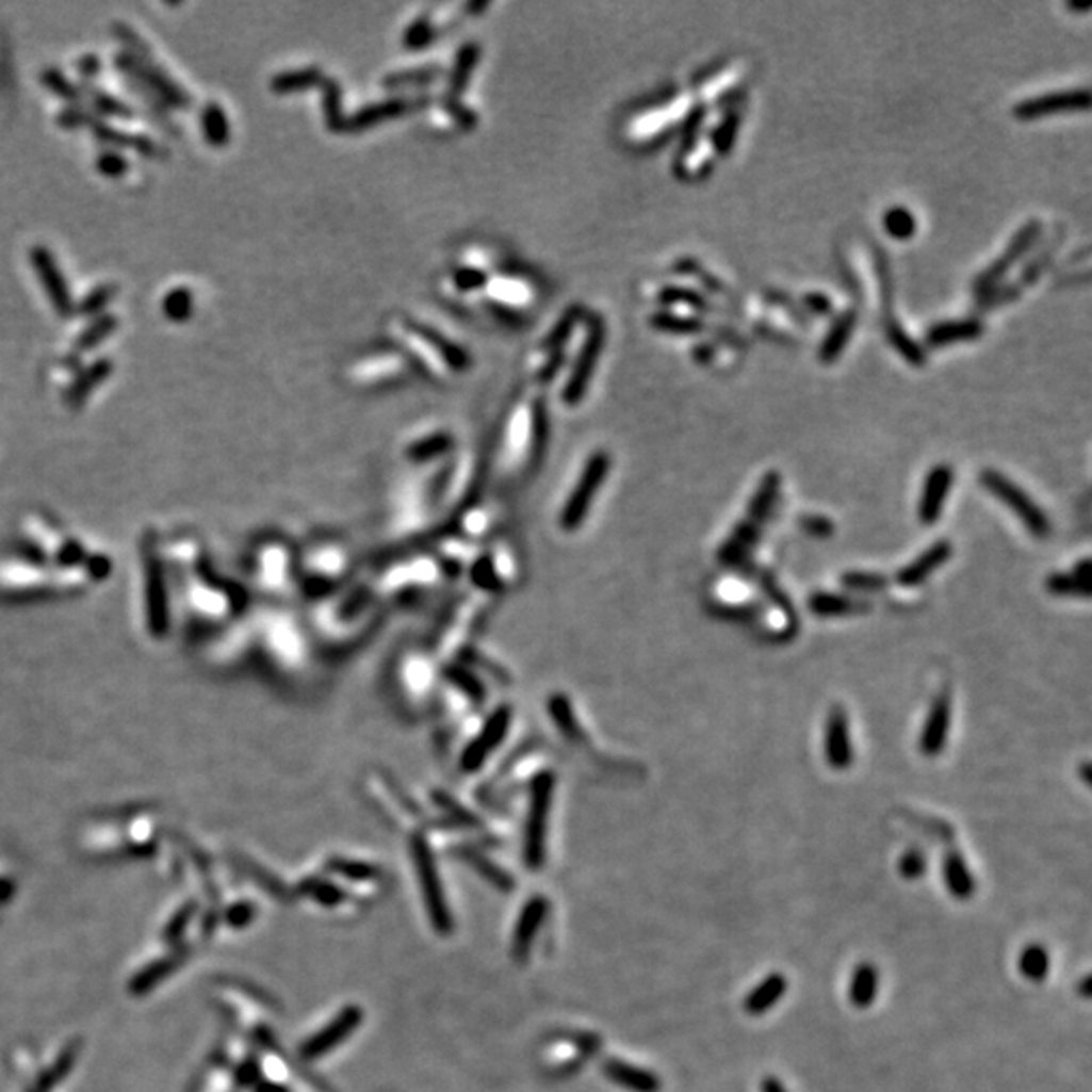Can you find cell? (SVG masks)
Wrapping results in <instances>:
<instances>
[{"label": "cell", "mask_w": 1092, "mask_h": 1092, "mask_svg": "<svg viewBox=\"0 0 1092 1092\" xmlns=\"http://www.w3.org/2000/svg\"><path fill=\"white\" fill-rule=\"evenodd\" d=\"M170 587V571L162 556V547L152 537L144 538L140 547L136 612L140 628L150 639H162L168 632Z\"/></svg>", "instance_id": "cell-2"}, {"label": "cell", "mask_w": 1092, "mask_h": 1092, "mask_svg": "<svg viewBox=\"0 0 1092 1092\" xmlns=\"http://www.w3.org/2000/svg\"><path fill=\"white\" fill-rule=\"evenodd\" d=\"M116 328H118V319L114 314L105 312L98 319L92 320L76 338V344H74L76 355L98 348L103 340H108L116 332Z\"/></svg>", "instance_id": "cell-32"}, {"label": "cell", "mask_w": 1092, "mask_h": 1092, "mask_svg": "<svg viewBox=\"0 0 1092 1092\" xmlns=\"http://www.w3.org/2000/svg\"><path fill=\"white\" fill-rule=\"evenodd\" d=\"M1089 983H1091V977H1085V979H1082V983H1080V990H1082V995H1085V997H1089V995H1091V988H1089Z\"/></svg>", "instance_id": "cell-62"}, {"label": "cell", "mask_w": 1092, "mask_h": 1092, "mask_svg": "<svg viewBox=\"0 0 1092 1092\" xmlns=\"http://www.w3.org/2000/svg\"><path fill=\"white\" fill-rule=\"evenodd\" d=\"M659 301H662V304H666V306L684 304V306L695 308V310H700V312H715L713 301L706 298L704 294H700V292H692V290H684V288H666V290L659 294Z\"/></svg>", "instance_id": "cell-42"}, {"label": "cell", "mask_w": 1092, "mask_h": 1092, "mask_svg": "<svg viewBox=\"0 0 1092 1092\" xmlns=\"http://www.w3.org/2000/svg\"><path fill=\"white\" fill-rule=\"evenodd\" d=\"M1091 105V94L1087 87L1053 92L1046 96H1036L1032 100L1020 101L1013 108V116L1024 121L1046 118L1060 112H1087Z\"/></svg>", "instance_id": "cell-12"}, {"label": "cell", "mask_w": 1092, "mask_h": 1092, "mask_svg": "<svg viewBox=\"0 0 1092 1092\" xmlns=\"http://www.w3.org/2000/svg\"><path fill=\"white\" fill-rule=\"evenodd\" d=\"M810 612L817 617H844L862 614L870 609L866 601H858L852 597L834 596V593H814L808 601Z\"/></svg>", "instance_id": "cell-29"}, {"label": "cell", "mask_w": 1092, "mask_h": 1092, "mask_svg": "<svg viewBox=\"0 0 1092 1092\" xmlns=\"http://www.w3.org/2000/svg\"><path fill=\"white\" fill-rule=\"evenodd\" d=\"M319 81H322L320 69H294V71L278 74L272 80V89L278 94H290V92H298V89H306L310 85H316Z\"/></svg>", "instance_id": "cell-40"}, {"label": "cell", "mask_w": 1092, "mask_h": 1092, "mask_svg": "<svg viewBox=\"0 0 1092 1092\" xmlns=\"http://www.w3.org/2000/svg\"><path fill=\"white\" fill-rule=\"evenodd\" d=\"M979 479H981V486L992 496L1001 500L1004 506L1013 510V515L1026 526V531H1030L1033 538L1044 540V538L1050 537V533H1053L1050 518L1015 482L993 468L983 470Z\"/></svg>", "instance_id": "cell-6"}, {"label": "cell", "mask_w": 1092, "mask_h": 1092, "mask_svg": "<svg viewBox=\"0 0 1092 1092\" xmlns=\"http://www.w3.org/2000/svg\"><path fill=\"white\" fill-rule=\"evenodd\" d=\"M675 270H678V272H682V274H688V276H695V278L700 279V281H702L708 290H713L715 294L727 296V298H733L731 290H729L720 279L713 278L708 272H702V267L696 263L695 259H682V261H678Z\"/></svg>", "instance_id": "cell-47"}, {"label": "cell", "mask_w": 1092, "mask_h": 1092, "mask_svg": "<svg viewBox=\"0 0 1092 1092\" xmlns=\"http://www.w3.org/2000/svg\"><path fill=\"white\" fill-rule=\"evenodd\" d=\"M94 581L78 571H65L33 558H4L0 560V596L60 597L78 596Z\"/></svg>", "instance_id": "cell-3"}, {"label": "cell", "mask_w": 1092, "mask_h": 1092, "mask_svg": "<svg viewBox=\"0 0 1092 1092\" xmlns=\"http://www.w3.org/2000/svg\"><path fill=\"white\" fill-rule=\"evenodd\" d=\"M1017 969L1022 977H1026L1032 983H1042L1050 974V955L1044 945L1032 943L1022 949L1017 959Z\"/></svg>", "instance_id": "cell-34"}, {"label": "cell", "mask_w": 1092, "mask_h": 1092, "mask_svg": "<svg viewBox=\"0 0 1092 1092\" xmlns=\"http://www.w3.org/2000/svg\"><path fill=\"white\" fill-rule=\"evenodd\" d=\"M330 868L335 873L344 876V878H351V880H360V882H369V880H375L378 878V873L369 866V864H362V862H346V860H337L330 864Z\"/></svg>", "instance_id": "cell-50"}, {"label": "cell", "mask_w": 1092, "mask_h": 1092, "mask_svg": "<svg viewBox=\"0 0 1092 1092\" xmlns=\"http://www.w3.org/2000/svg\"><path fill=\"white\" fill-rule=\"evenodd\" d=\"M20 549L40 558V563L60 567L65 571H78L89 576L94 583L110 575L112 560L105 553L92 549L83 538L76 537L60 520H53L43 512L29 515L20 522Z\"/></svg>", "instance_id": "cell-1"}, {"label": "cell", "mask_w": 1092, "mask_h": 1092, "mask_svg": "<svg viewBox=\"0 0 1092 1092\" xmlns=\"http://www.w3.org/2000/svg\"><path fill=\"white\" fill-rule=\"evenodd\" d=\"M652 326L657 330H664V332H672V335H696V332L706 330V322L695 319V316H678L670 312L654 314Z\"/></svg>", "instance_id": "cell-39"}, {"label": "cell", "mask_w": 1092, "mask_h": 1092, "mask_svg": "<svg viewBox=\"0 0 1092 1092\" xmlns=\"http://www.w3.org/2000/svg\"><path fill=\"white\" fill-rule=\"evenodd\" d=\"M882 221L884 231L893 239H911L916 233V217L907 207H891Z\"/></svg>", "instance_id": "cell-41"}, {"label": "cell", "mask_w": 1092, "mask_h": 1092, "mask_svg": "<svg viewBox=\"0 0 1092 1092\" xmlns=\"http://www.w3.org/2000/svg\"><path fill=\"white\" fill-rule=\"evenodd\" d=\"M609 472V456L605 452H599L589 459L583 476L578 479L573 494L567 500V506L560 515V524L565 531H575L576 526L587 517V510L593 502L599 486Z\"/></svg>", "instance_id": "cell-11"}, {"label": "cell", "mask_w": 1092, "mask_h": 1092, "mask_svg": "<svg viewBox=\"0 0 1092 1092\" xmlns=\"http://www.w3.org/2000/svg\"><path fill=\"white\" fill-rule=\"evenodd\" d=\"M360 1022H362V1010L358 1006L344 1008L342 1012L338 1013L337 1020L332 1024H328L322 1032L316 1033L314 1038H310L301 1046V1058H306V1060L322 1058L324 1054H328L332 1048L340 1046L346 1038H351V1033L357 1030Z\"/></svg>", "instance_id": "cell-14"}, {"label": "cell", "mask_w": 1092, "mask_h": 1092, "mask_svg": "<svg viewBox=\"0 0 1092 1092\" xmlns=\"http://www.w3.org/2000/svg\"><path fill=\"white\" fill-rule=\"evenodd\" d=\"M803 304H805V310L814 312L817 316L832 314V301L824 294H808V296H803Z\"/></svg>", "instance_id": "cell-58"}, {"label": "cell", "mask_w": 1092, "mask_h": 1092, "mask_svg": "<svg viewBox=\"0 0 1092 1092\" xmlns=\"http://www.w3.org/2000/svg\"><path fill=\"white\" fill-rule=\"evenodd\" d=\"M855 322H858V312H855L854 308L846 310L842 316H837L834 326L830 328V332L826 335V340H824V344L819 348L821 362L830 364V362L837 360V357L842 355V351L846 348L848 340L852 337V332H854Z\"/></svg>", "instance_id": "cell-31"}, {"label": "cell", "mask_w": 1092, "mask_h": 1092, "mask_svg": "<svg viewBox=\"0 0 1092 1092\" xmlns=\"http://www.w3.org/2000/svg\"><path fill=\"white\" fill-rule=\"evenodd\" d=\"M787 977L781 974L767 975L755 990L747 993L743 1008L749 1015H763L773 1010L777 1001L787 993Z\"/></svg>", "instance_id": "cell-25"}, {"label": "cell", "mask_w": 1092, "mask_h": 1092, "mask_svg": "<svg viewBox=\"0 0 1092 1092\" xmlns=\"http://www.w3.org/2000/svg\"><path fill=\"white\" fill-rule=\"evenodd\" d=\"M452 445V439L450 436H434L425 441H419L411 450H409V456L415 457V459H427V457L437 456L441 454L443 450H447Z\"/></svg>", "instance_id": "cell-52"}, {"label": "cell", "mask_w": 1092, "mask_h": 1092, "mask_svg": "<svg viewBox=\"0 0 1092 1092\" xmlns=\"http://www.w3.org/2000/svg\"><path fill=\"white\" fill-rule=\"evenodd\" d=\"M878 995V969L870 961H862L855 965L850 979L848 997L858 1010H868Z\"/></svg>", "instance_id": "cell-28"}, {"label": "cell", "mask_w": 1092, "mask_h": 1092, "mask_svg": "<svg viewBox=\"0 0 1092 1092\" xmlns=\"http://www.w3.org/2000/svg\"><path fill=\"white\" fill-rule=\"evenodd\" d=\"M413 858H415V866H418L423 900L427 904V913L431 916V925L436 927L437 933H452L454 918H452L447 900H445L443 891H441V880H439V874H437L436 862H434L431 850L427 848V844L421 837L415 840Z\"/></svg>", "instance_id": "cell-8"}, {"label": "cell", "mask_w": 1092, "mask_h": 1092, "mask_svg": "<svg viewBox=\"0 0 1092 1092\" xmlns=\"http://www.w3.org/2000/svg\"><path fill=\"white\" fill-rule=\"evenodd\" d=\"M983 335V324L979 320H951V322H939L927 330V344L939 348L955 342H972Z\"/></svg>", "instance_id": "cell-24"}, {"label": "cell", "mask_w": 1092, "mask_h": 1092, "mask_svg": "<svg viewBox=\"0 0 1092 1092\" xmlns=\"http://www.w3.org/2000/svg\"><path fill=\"white\" fill-rule=\"evenodd\" d=\"M889 583L886 576L878 573H864V571H852L842 576V585L852 591H880Z\"/></svg>", "instance_id": "cell-48"}, {"label": "cell", "mask_w": 1092, "mask_h": 1092, "mask_svg": "<svg viewBox=\"0 0 1092 1092\" xmlns=\"http://www.w3.org/2000/svg\"><path fill=\"white\" fill-rule=\"evenodd\" d=\"M954 555V547L949 540H939L934 542L933 547H929L925 553L914 558L911 565H907L900 573H896L894 581L896 585L904 587V589H914L918 585H923L929 576L933 575L934 571L945 565L949 558Z\"/></svg>", "instance_id": "cell-19"}, {"label": "cell", "mask_w": 1092, "mask_h": 1092, "mask_svg": "<svg viewBox=\"0 0 1092 1092\" xmlns=\"http://www.w3.org/2000/svg\"><path fill=\"white\" fill-rule=\"evenodd\" d=\"M884 332H886L889 342L893 344L894 348L902 355V358L909 364H913V366H923L925 364L927 355H925L923 346L916 344L913 338L907 335V330L900 326V322H896L893 316H889V319L884 320Z\"/></svg>", "instance_id": "cell-35"}, {"label": "cell", "mask_w": 1092, "mask_h": 1092, "mask_svg": "<svg viewBox=\"0 0 1092 1092\" xmlns=\"http://www.w3.org/2000/svg\"><path fill=\"white\" fill-rule=\"evenodd\" d=\"M951 718H954V700L949 690H943L934 698L933 706L925 720L923 733H920V753L925 756H936L947 745L949 731H951Z\"/></svg>", "instance_id": "cell-15"}, {"label": "cell", "mask_w": 1092, "mask_h": 1092, "mask_svg": "<svg viewBox=\"0 0 1092 1092\" xmlns=\"http://www.w3.org/2000/svg\"><path fill=\"white\" fill-rule=\"evenodd\" d=\"M40 83H43L51 94H55L58 98H63V100L69 101V103H71V108H80L81 103H83L81 98H83L85 94L81 92L80 87H76V85H74V81L67 80V76H65L63 71H60V69H51V67H49V69H45V71L40 74Z\"/></svg>", "instance_id": "cell-37"}, {"label": "cell", "mask_w": 1092, "mask_h": 1092, "mask_svg": "<svg viewBox=\"0 0 1092 1092\" xmlns=\"http://www.w3.org/2000/svg\"><path fill=\"white\" fill-rule=\"evenodd\" d=\"M306 893L310 894L314 900H319L320 904H324V907H337L340 900H344V894L340 893L337 886L320 882V880L310 882Z\"/></svg>", "instance_id": "cell-54"}, {"label": "cell", "mask_w": 1092, "mask_h": 1092, "mask_svg": "<svg viewBox=\"0 0 1092 1092\" xmlns=\"http://www.w3.org/2000/svg\"><path fill=\"white\" fill-rule=\"evenodd\" d=\"M477 49L474 45H468L461 53H459V60H457L456 71H454V78H452V100L454 96L459 94L463 87H466V80L472 71V65L476 61Z\"/></svg>", "instance_id": "cell-49"}, {"label": "cell", "mask_w": 1092, "mask_h": 1092, "mask_svg": "<svg viewBox=\"0 0 1092 1092\" xmlns=\"http://www.w3.org/2000/svg\"><path fill=\"white\" fill-rule=\"evenodd\" d=\"M603 337H605V330H603V322L599 316H591V324H589V337L585 340V346L581 351V357L576 360L575 369H573V377L569 380L567 389H565V401L567 403H576L578 398L583 397L585 393V387H587V380L591 377V371L596 366L597 357H599V351L603 346Z\"/></svg>", "instance_id": "cell-17"}, {"label": "cell", "mask_w": 1092, "mask_h": 1092, "mask_svg": "<svg viewBox=\"0 0 1092 1092\" xmlns=\"http://www.w3.org/2000/svg\"><path fill=\"white\" fill-rule=\"evenodd\" d=\"M738 124H740V112L733 110L731 114H727L724 119L718 124L713 132V146H715L718 154H729L733 144H735L736 132H738Z\"/></svg>", "instance_id": "cell-43"}, {"label": "cell", "mask_w": 1092, "mask_h": 1092, "mask_svg": "<svg viewBox=\"0 0 1092 1092\" xmlns=\"http://www.w3.org/2000/svg\"><path fill=\"white\" fill-rule=\"evenodd\" d=\"M87 98L92 101L94 110L100 112L103 116H116V118H130L132 116V110L128 103L116 100L114 96L101 92L98 87H89L87 89Z\"/></svg>", "instance_id": "cell-44"}, {"label": "cell", "mask_w": 1092, "mask_h": 1092, "mask_svg": "<svg viewBox=\"0 0 1092 1092\" xmlns=\"http://www.w3.org/2000/svg\"><path fill=\"white\" fill-rule=\"evenodd\" d=\"M116 296H118L116 283H100L76 304V314L83 319H98L101 314H105V310L110 308V304L116 299Z\"/></svg>", "instance_id": "cell-36"}, {"label": "cell", "mask_w": 1092, "mask_h": 1092, "mask_svg": "<svg viewBox=\"0 0 1092 1092\" xmlns=\"http://www.w3.org/2000/svg\"><path fill=\"white\" fill-rule=\"evenodd\" d=\"M547 911H549V902H547V898H540V896L533 898L524 907V911L520 914V920H518L517 933H515V947H512L517 959H524L528 951H531V945H533V941L537 936L540 923L547 916Z\"/></svg>", "instance_id": "cell-23"}, {"label": "cell", "mask_w": 1092, "mask_h": 1092, "mask_svg": "<svg viewBox=\"0 0 1092 1092\" xmlns=\"http://www.w3.org/2000/svg\"><path fill=\"white\" fill-rule=\"evenodd\" d=\"M603 1074L617 1085L619 1089H625L630 1092H659L662 1091V1080L659 1076L641 1066L636 1064H630V1062H623V1060H617L612 1058L603 1064Z\"/></svg>", "instance_id": "cell-21"}, {"label": "cell", "mask_w": 1092, "mask_h": 1092, "mask_svg": "<svg viewBox=\"0 0 1092 1092\" xmlns=\"http://www.w3.org/2000/svg\"><path fill=\"white\" fill-rule=\"evenodd\" d=\"M92 128H94L96 138L101 140L105 144V148H116V150L132 148V150H136V152L144 154V157H157L159 154V144L150 138H146V136L121 134L119 130H114L110 126H103L100 121H94Z\"/></svg>", "instance_id": "cell-30"}, {"label": "cell", "mask_w": 1092, "mask_h": 1092, "mask_svg": "<svg viewBox=\"0 0 1092 1092\" xmlns=\"http://www.w3.org/2000/svg\"><path fill=\"white\" fill-rule=\"evenodd\" d=\"M200 134L213 148H225L231 140V124L218 101H207L199 114Z\"/></svg>", "instance_id": "cell-26"}, {"label": "cell", "mask_w": 1092, "mask_h": 1092, "mask_svg": "<svg viewBox=\"0 0 1092 1092\" xmlns=\"http://www.w3.org/2000/svg\"><path fill=\"white\" fill-rule=\"evenodd\" d=\"M101 61L98 55H83L78 61V71L83 78H96L100 74Z\"/></svg>", "instance_id": "cell-60"}, {"label": "cell", "mask_w": 1092, "mask_h": 1092, "mask_svg": "<svg viewBox=\"0 0 1092 1092\" xmlns=\"http://www.w3.org/2000/svg\"><path fill=\"white\" fill-rule=\"evenodd\" d=\"M29 259H31L33 272L39 279V283L45 290V296L51 301L55 314L60 319H71L76 314V301L69 292V283L63 276L60 261L45 245H35L29 254Z\"/></svg>", "instance_id": "cell-9"}, {"label": "cell", "mask_w": 1092, "mask_h": 1092, "mask_svg": "<svg viewBox=\"0 0 1092 1092\" xmlns=\"http://www.w3.org/2000/svg\"><path fill=\"white\" fill-rule=\"evenodd\" d=\"M490 294L496 296L498 299H504V301H512V304H522L526 299V292H524V286H520L518 281H510V279H500L496 283L490 286Z\"/></svg>", "instance_id": "cell-53"}, {"label": "cell", "mask_w": 1092, "mask_h": 1092, "mask_svg": "<svg viewBox=\"0 0 1092 1092\" xmlns=\"http://www.w3.org/2000/svg\"><path fill=\"white\" fill-rule=\"evenodd\" d=\"M799 526H803V531L810 535V537L826 538L832 537L834 533V524L826 517H803L799 520Z\"/></svg>", "instance_id": "cell-56"}, {"label": "cell", "mask_w": 1092, "mask_h": 1092, "mask_svg": "<svg viewBox=\"0 0 1092 1092\" xmlns=\"http://www.w3.org/2000/svg\"><path fill=\"white\" fill-rule=\"evenodd\" d=\"M508 722H510V711L508 708H500L496 715L486 722V727L482 729L479 736L468 747L466 755L461 759V767L466 771H476L477 767H482V763L496 749L500 740L506 735Z\"/></svg>", "instance_id": "cell-20"}, {"label": "cell", "mask_w": 1092, "mask_h": 1092, "mask_svg": "<svg viewBox=\"0 0 1092 1092\" xmlns=\"http://www.w3.org/2000/svg\"><path fill=\"white\" fill-rule=\"evenodd\" d=\"M824 755H826L828 767H832L834 771H846L854 761L850 722H848V715L842 706H834L828 715L826 736H824Z\"/></svg>", "instance_id": "cell-13"}, {"label": "cell", "mask_w": 1092, "mask_h": 1092, "mask_svg": "<svg viewBox=\"0 0 1092 1092\" xmlns=\"http://www.w3.org/2000/svg\"><path fill=\"white\" fill-rule=\"evenodd\" d=\"M407 105H409V103L403 100L377 103V105H371V108H366V110L358 112L357 116L351 119V121H346L344 126H346V128H364V126L375 124L378 119L395 118V116H401V114L407 110Z\"/></svg>", "instance_id": "cell-38"}, {"label": "cell", "mask_w": 1092, "mask_h": 1092, "mask_svg": "<svg viewBox=\"0 0 1092 1092\" xmlns=\"http://www.w3.org/2000/svg\"><path fill=\"white\" fill-rule=\"evenodd\" d=\"M1042 235V223L1040 221H1028L1017 233L1015 238L1010 241L1008 249L999 256V258L993 261L992 265L975 279L974 288L975 294L979 298L992 294L993 290H997V286L1001 283V279L1008 276V272L1012 270L1013 265L1024 258L1033 245L1036 241Z\"/></svg>", "instance_id": "cell-10"}, {"label": "cell", "mask_w": 1092, "mask_h": 1092, "mask_svg": "<svg viewBox=\"0 0 1092 1092\" xmlns=\"http://www.w3.org/2000/svg\"><path fill=\"white\" fill-rule=\"evenodd\" d=\"M761 1092H787V1089L777 1076H765L761 1080Z\"/></svg>", "instance_id": "cell-61"}, {"label": "cell", "mask_w": 1092, "mask_h": 1092, "mask_svg": "<svg viewBox=\"0 0 1092 1092\" xmlns=\"http://www.w3.org/2000/svg\"><path fill=\"white\" fill-rule=\"evenodd\" d=\"M160 308H162L164 319H168L175 324H182V322L193 319V314H195V294L186 286H177L164 294V298L160 301Z\"/></svg>", "instance_id": "cell-33"}, {"label": "cell", "mask_w": 1092, "mask_h": 1092, "mask_svg": "<svg viewBox=\"0 0 1092 1092\" xmlns=\"http://www.w3.org/2000/svg\"><path fill=\"white\" fill-rule=\"evenodd\" d=\"M955 472L949 463H939L925 477L920 504H918V518L925 526H933L945 508V500L951 494L954 488Z\"/></svg>", "instance_id": "cell-16"}, {"label": "cell", "mask_w": 1092, "mask_h": 1092, "mask_svg": "<svg viewBox=\"0 0 1092 1092\" xmlns=\"http://www.w3.org/2000/svg\"><path fill=\"white\" fill-rule=\"evenodd\" d=\"M555 779L551 775H540L535 781L531 795V812L526 819L524 835V862L537 870L544 864V840H547V821L551 812Z\"/></svg>", "instance_id": "cell-7"}, {"label": "cell", "mask_w": 1092, "mask_h": 1092, "mask_svg": "<svg viewBox=\"0 0 1092 1092\" xmlns=\"http://www.w3.org/2000/svg\"><path fill=\"white\" fill-rule=\"evenodd\" d=\"M898 873L904 878V880H920L925 873H927V855L920 850V848H909L904 854L900 855V862H898Z\"/></svg>", "instance_id": "cell-46"}, {"label": "cell", "mask_w": 1092, "mask_h": 1092, "mask_svg": "<svg viewBox=\"0 0 1092 1092\" xmlns=\"http://www.w3.org/2000/svg\"><path fill=\"white\" fill-rule=\"evenodd\" d=\"M116 67L119 71L142 89L146 96H154L159 103H170L173 108L184 110L191 105V96L173 80L157 61L148 55H134L121 51L116 55Z\"/></svg>", "instance_id": "cell-5"}, {"label": "cell", "mask_w": 1092, "mask_h": 1092, "mask_svg": "<svg viewBox=\"0 0 1092 1092\" xmlns=\"http://www.w3.org/2000/svg\"><path fill=\"white\" fill-rule=\"evenodd\" d=\"M943 882L957 900H969L975 894L974 874L965 862V855L957 848H951L943 855Z\"/></svg>", "instance_id": "cell-22"}, {"label": "cell", "mask_w": 1092, "mask_h": 1092, "mask_svg": "<svg viewBox=\"0 0 1092 1092\" xmlns=\"http://www.w3.org/2000/svg\"><path fill=\"white\" fill-rule=\"evenodd\" d=\"M779 490H781V476L777 472L765 474L759 484L755 498L751 500L747 517L718 549V560L722 565L738 569L749 558L751 549H755L756 542L761 538L767 518L771 517V512H773Z\"/></svg>", "instance_id": "cell-4"}, {"label": "cell", "mask_w": 1092, "mask_h": 1092, "mask_svg": "<svg viewBox=\"0 0 1092 1092\" xmlns=\"http://www.w3.org/2000/svg\"><path fill=\"white\" fill-rule=\"evenodd\" d=\"M578 314H581V308L575 306V310H571V312L563 319V322L556 326L555 330H553V335L547 338L544 348L556 351V348H558V344H563V342H565V338L569 337V332H571L573 324H575L576 319H578Z\"/></svg>", "instance_id": "cell-55"}, {"label": "cell", "mask_w": 1092, "mask_h": 1092, "mask_svg": "<svg viewBox=\"0 0 1092 1092\" xmlns=\"http://www.w3.org/2000/svg\"><path fill=\"white\" fill-rule=\"evenodd\" d=\"M456 283L461 290H476L486 283V278L479 270H461L456 274Z\"/></svg>", "instance_id": "cell-59"}, {"label": "cell", "mask_w": 1092, "mask_h": 1092, "mask_svg": "<svg viewBox=\"0 0 1092 1092\" xmlns=\"http://www.w3.org/2000/svg\"><path fill=\"white\" fill-rule=\"evenodd\" d=\"M324 112L330 128H342L340 124V89L337 83L324 80Z\"/></svg>", "instance_id": "cell-51"}, {"label": "cell", "mask_w": 1092, "mask_h": 1092, "mask_svg": "<svg viewBox=\"0 0 1092 1092\" xmlns=\"http://www.w3.org/2000/svg\"><path fill=\"white\" fill-rule=\"evenodd\" d=\"M1046 587L1053 596H1091V560L1082 558L1073 573H1056L1048 578Z\"/></svg>", "instance_id": "cell-27"}, {"label": "cell", "mask_w": 1092, "mask_h": 1092, "mask_svg": "<svg viewBox=\"0 0 1092 1092\" xmlns=\"http://www.w3.org/2000/svg\"><path fill=\"white\" fill-rule=\"evenodd\" d=\"M112 371H114V364L110 358H98L92 364L83 366L76 373V377L71 378L67 389L63 391V403L69 409L78 411L85 405V401L96 393V389L100 387L101 382H105L110 378Z\"/></svg>", "instance_id": "cell-18"}, {"label": "cell", "mask_w": 1092, "mask_h": 1092, "mask_svg": "<svg viewBox=\"0 0 1092 1092\" xmlns=\"http://www.w3.org/2000/svg\"><path fill=\"white\" fill-rule=\"evenodd\" d=\"M96 168H98L101 177H105V179H119V177H124L128 173L130 162L121 154V150L103 148L100 154L96 157Z\"/></svg>", "instance_id": "cell-45"}, {"label": "cell", "mask_w": 1092, "mask_h": 1092, "mask_svg": "<svg viewBox=\"0 0 1092 1092\" xmlns=\"http://www.w3.org/2000/svg\"><path fill=\"white\" fill-rule=\"evenodd\" d=\"M431 39V29H429V22L427 20H418L415 25L409 27L407 35H405V43L409 47H423L427 40Z\"/></svg>", "instance_id": "cell-57"}]
</instances>
